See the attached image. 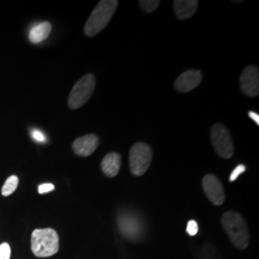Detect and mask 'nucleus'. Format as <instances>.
I'll return each mask as SVG.
<instances>
[{"instance_id": "11", "label": "nucleus", "mask_w": 259, "mask_h": 259, "mask_svg": "<svg viewBox=\"0 0 259 259\" xmlns=\"http://www.w3.org/2000/svg\"><path fill=\"white\" fill-rule=\"evenodd\" d=\"M199 1L197 0H175L173 7L179 19H188L194 16Z\"/></svg>"}, {"instance_id": "8", "label": "nucleus", "mask_w": 259, "mask_h": 259, "mask_svg": "<svg viewBox=\"0 0 259 259\" xmlns=\"http://www.w3.org/2000/svg\"><path fill=\"white\" fill-rule=\"evenodd\" d=\"M202 184L207 199L214 205H221L225 202L224 187L216 177L212 174H207L204 177Z\"/></svg>"}, {"instance_id": "4", "label": "nucleus", "mask_w": 259, "mask_h": 259, "mask_svg": "<svg viewBox=\"0 0 259 259\" xmlns=\"http://www.w3.org/2000/svg\"><path fill=\"white\" fill-rule=\"evenodd\" d=\"M153 150L144 142H137L130 150L129 163L131 172L135 176L144 175L151 165Z\"/></svg>"}, {"instance_id": "16", "label": "nucleus", "mask_w": 259, "mask_h": 259, "mask_svg": "<svg viewBox=\"0 0 259 259\" xmlns=\"http://www.w3.org/2000/svg\"><path fill=\"white\" fill-rule=\"evenodd\" d=\"M139 7L143 10L145 13L151 14L157 9L158 5L160 4L159 0H141L139 2Z\"/></svg>"}, {"instance_id": "3", "label": "nucleus", "mask_w": 259, "mask_h": 259, "mask_svg": "<svg viewBox=\"0 0 259 259\" xmlns=\"http://www.w3.org/2000/svg\"><path fill=\"white\" fill-rule=\"evenodd\" d=\"M31 249L37 257H49L59 250V236L53 229H37L32 233Z\"/></svg>"}, {"instance_id": "22", "label": "nucleus", "mask_w": 259, "mask_h": 259, "mask_svg": "<svg viewBox=\"0 0 259 259\" xmlns=\"http://www.w3.org/2000/svg\"><path fill=\"white\" fill-rule=\"evenodd\" d=\"M249 116L253 120V122L256 123V125H259V115L255 113L254 111H249Z\"/></svg>"}, {"instance_id": "5", "label": "nucleus", "mask_w": 259, "mask_h": 259, "mask_svg": "<svg viewBox=\"0 0 259 259\" xmlns=\"http://www.w3.org/2000/svg\"><path fill=\"white\" fill-rule=\"evenodd\" d=\"M96 80L93 74H87L83 76L69 93L68 107L72 110H77L83 107L93 96L95 91Z\"/></svg>"}, {"instance_id": "20", "label": "nucleus", "mask_w": 259, "mask_h": 259, "mask_svg": "<svg viewBox=\"0 0 259 259\" xmlns=\"http://www.w3.org/2000/svg\"><path fill=\"white\" fill-rule=\"evenodd\" d=\"M54 189H55V186L52 184H42V185H38L37 192L39 194H46V193L53 191Z\"/></svg>"}, {"instance_id": "12", "label": "nucleus", "mask_w": 259, "mask_h": 259, "mask_svg": "<svg viewBox=\"0 0 259 259\" xmlns=\"http://www.w3.org/2000/svg\"><path fill=\"white\" fill-rule=\"evenodd\" d=\"M121 156L118 153H110L106 155L101 162L103 173L109 178L116 176L120 170Z\"/></svg>"}, {"instance_id": "19", "label": "nucleus", "mask_w": 259, "mask_h": 259, "mask_svg": "<svg viewBox=\"0 0 259 259\" xmlns=\"http://www.w3.org/2000/svg\"><path fill=\"white\" fill-rule=\"evenodd\" d=\"M199 231V227H198V224L194 220H190L188 224H187V229H186V232L190 235V236H194Z\"/></svg>"}, {"instance_id": "7", "label": "nucleus", "mask_w": 259, "mask_h": 259, "mask_svg": "<svg viewBox=\"0 0 259 259\" xmlns=\"http://www.w3.org/2000/svg\"><path fill=\"white\" fill-rule=\"evenodd\" d=\"M242 93L249 97H257L259 94V71L254 65H248L239 79Z\"/></svg>"}, {"instance_id": "1", "label": "nucleus", "mask_w": 259, "mask_h": 259, "mask_svg": "<svg viewBox=\"0 0 259 259\" xmlns=\"http://www.w3.org/2000/svg\"><path fill=\"white\" fill-rule=\"evenodd\" d=\"M118 6L117 0H102L94 8L87 20L83 32L88 37H94L107 27Z\"/></svg>"}, {"instance_id": "6", "label": "nucleus", "mask_w": 259, "mask_h": 259, "mask_svg": "<svg viewBox=\"0 0 259 259\" xmlns=\"http://www.w3.org/2000/svg\"><path fill=\"white\" fill-rule=\"evenodd\" d=\"M210 139L215 152L222 158H231L234 154L232 136L225 125L214 124L210 131Z\"/></svg>"}, {"instance_id": "14", "label": "nucleus", "mask_w": 259, "mask_h": 259, "mask_svg": "<svg viewBox=\"0 0 259 259\" xmlns=\"http://www.w3.org/2000/svg\"><path fill=\"white\" fill-rule=\"evenodd\" d=\"M119 228L124 236H127L129 238H134L139 234V223L136 221V219L129 216L123 215L119 218Z\"/></svg>"}, {"instance_id": "10", "label": "nucleus", "mask_w": 259, "mask_h": 259, "mask_svg": "<svg viewBox=\"0 0 259 259\" xmlns=\"http://www.w3.org/2000/svg\"><path fill=\"white\" fill-rule=\"evenodd\" d=\"M100 144L99 138L94 134H89L75 139L72 149L75 154L80 157H89L93 155Z\"/></svg>"}, {"instance_id": "9", "label": "nucleus", "mask_w": 259, "mask_h": 259, "mask_svg": "<svg viewBox=\"0 0 259 259\" xmlns=\"http://www.w3.org/2000/svg\"><path fill=\"white\" fill-rule=\"evenodd\" d=\"M203 74L200 70H187L180 75L175 81L174 87L176 91L180 93H189L196 89L202 83Z\"/></svg>"}, {"instance_id": "13", "label": "nucleus", "mask_w": 259, "mask_h": 259, "mask_svg": "<svg viewBox=\"0 0 259 259\" xmlns=\"http://www.w3.org/2000/svg\"><path fill=\"white\" fill-rule=\"evenodd\" d=\"M52 26L49 22L45 21L32 28L29 32V40L33 44H39L49 37Z\"/></svg>"}, {"instance_id": "2", "label": "nucleus", "mask_w": 259, "mask_h": 259, "mask_svg": "<svg viewBox=\"0 0 259 259\" xmlns=\"http://www.w3.org/2000/svg\"><path fill=\"white\" fill-rule=\"evenodd\" d=\"M221 222L232 244L237 249H246L250 242V235L247 225L240 214L235 211H228L223 215Z\"/></svg>"}, {"instance_id": "17", "label": "nucleus", "mask_w": 259, "mask_h": 259, "mask_svg": "<svg viewBox=\"0 0 259 259\" xmlns=\"http://www.w3.org/2000/svg\"><path fill=\"white\" fill-rule=\"evenodd\" d=\"M11 247L8 243H2L0 245V259H10Z\"/></svg>"}, {"instance_id": "18", "label": "nucleus", "mask_w": 259, "mask_h": 259, "mask_svg": "<svg viewBox=\"0 0 259 259\" xmlns=\"http://www.w3.org/2000/svg\"><path fill=\"white\" fill-rule=\"evenodd\" d=\"M245 171H246V166H245L244 164L237 165L236 168L232 171V174H231V176H230V182H231V183L234 182V181H235L238 177L240 176L241 174H243Z\"/></svg>"}, {"instance_id": "21", "label": "nucleus", "mask_w": 259, "mask_h": 259, "mask_svg": "<svg viewBox=\"0 0 259 259\" xmlns=\"http://www.w3.org/2000/svg\"><path fill=\"white\" fill-rule=\"evenodd\" d=\"M31 136L32 138L35 139L37 142H46L47 141V138L46 136L39 131V130L33 129L31 132Z\"/></svg>"}, {"instance_id": "15", "label": "nucleus", "mask_w": 259, "mask_h": 259, "mask_svg": "<svg viewBox=\"0 0 259 259\" xmlns=\"http://www.w3.org/2000/svg\"><path fill=\"white\" fill-rule=\"evenodd\" d=\"M18 185H19V178L15 176V175L9 177L6 180L4 185L2 186L1 193H2L4 197H8V196L13 194L17 190Z\"/></svg>"}]
</instances>
